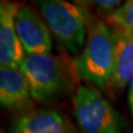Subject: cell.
I'll return each instance as SVG.
<instances>
[{
  "mask_svg": "<svg viewBox=\"0 0 133 133\" xmlns=\"http://www.w3.org/2000/svg\"><path fill=\"white\" fill-rule=\"evenodd\" d=\"M114 31L100 20H95L88 28L84 50L77 58L76 67L84 81L105 88L110 82L114 68Z\"/></svg>",
  "mask_w": 133,
  "mask_h": 133,
  "instance_id": "1",
  "label": "cell"
},
{
  "mask_svg": "<svg viewBox=\"0 0 133 133\" xmlns=\"http://www.w3.org/2000/svg\"><path fill=\"white\" fill-rule=\"evenodd\" d=\"M35 1L49 31L69 51L77 52L86 39L84 10L67 0Z\"/></svg>",
  "mask_w": 133,
  "mask_h": 133,
  "instance_id": "2",
  "label": "cell"
},
{
  "mask_svg": "<svg viewBox=\"0 0 133 133\" xmlns=\"http://www.w3.org/2000/svg\"><path fill=\"white\" fill-rule=\"evenodd\" d=\"M74 116L84 133H120L122 119L99 91L82 86L74 98Z\"/></svg>",
  "mask_w": 133,
  "mask_h": 133,
  "instance_id": "3",
  "label": "cell"
},
{
  "mask_svg": "<svg viewBox=\"0 0 133 133\" xmlns=\"http://www.w3.org/2000/svg\"><path fill=\"white\" fill-rule=\"evenodd\" d=\"M20 69L27 78L36 101L51 100L66 87L63 62L50 52L27 54Z\"/></svg>",
  "mask_w": 133,
  "mask_h": 133,
  "instance_id": "4",
  "label": "cell"
},
{
  "mask_svg": "<svg viewBox=\"0 0 133 133\" xmlns=\"http://www.w3.org/2000/svg\"><path fill=\"white\" fill-rule=\"evenodd\" d=\"M20 7L17 3L2 0L0 4V64L4 67L20 68L26 51L20 41L15 18Z\"/></svg>",
  "mask_w": 133,
  "mask_h": 133,
  "instance_id": "5",
  "label": "cell"
},
{
  "mask_svg": "<svg viewBox=\"0 0 133 133\" xmlns=\"http://www.w3.org/2000/svg\"><path fill=\"white\" fill-rule=\"evenodd\" d=\"M15 25L27 54H42L51 51L50 31L32 8L28 6L20 8L15 18Z\"/></svg>",
  "mask_w": 133,
  "mask_h": 133,
  "instance_id": "6",
  "label": "cell"
},
{
  "mask_svg": "<svg viewBox=\"0 0 133 133\" xmlns=\"http://www.w3.org/2000/svg\"><path fill=\"white\" fill-rule=\"evenodd\" d=\"M32 93L20 68H0V104L2 108L22 109L32 105Z\"/></svg>",
  "mask_w": 133,
  "mask_h": 133,
  "instance_id": "7",
  "label": "cell"
},
{
  "mask_svg": "<svg viewBox=\"0 0 133 133\" xmlns=\"http://www.w3.org/2000/svg\"><path fill=\"white\" fill-rule=\"evenodd\" d=\"M115 42L114 68L110 85L124 89L133 79V35L122 30H112Z\"/></svg>",
  "mask_w": 133,
  "mask_h": 133,
  "instance_id": "8",
  "label": "cell"
},
{
  "mask_svg": "<svg viewBox=\"0 0 133 133\" xmlns=\"http://www.w3.org/2000/svg\"><path fill=\"white\" fill-rule=\"evenodd\" d=\"M13 133H71L64 117L55 110H37L21 116Z\"/></svg>",
  "mask_w": 133,
  "mask_h": 133,
  "instance_id": "9",
  "label": "cell"
},
{
  "mask_svg": "<svg viewBox=\"0 0 133 133\" xmlns=\"http://www.w3.org/2000/svg\"><path fill=\"white\" fill-rule=\"evenodd\" d=\"M109 22L115 26V29L133 35V0H127L114 10L109 17Z\"/></svg>",
  "mask_w": 133,
  "mask_h": 133,
  "instance_id": "10",
  "label": "cell"
},
{
  "mask_svg": "<svg viewBox=\"0 0 133 133\" xmlns=\"http://www.w3.org/2000/svg\"><path fill=\"white\" fill-rule=\"evenodd\" d=\"M122 0H90V4L95 5L98 9L103 11H109L114 9Z\"/></svg>",
  "mask_w": 133,
  "mask_h": 133,
  "instance_id": "11",
  "label": "cell"
},
{
  "mask_svg": "<svg viewBox=\"0 0 133 133\" xmlns=\"http://www.w3.org/2000/svg\"><path fill=\"white\" fill-rule=\"evenodd\" d=\"M128 100H129V105L131 108V110L133 112V79L130 83V90H129V97H128Z\"/></svg>",
  "mask_w": 133,
  "mask_h": 133,
  "instance_id": "12",
  "label": "cell"
},
{
  "mask_svg": "<svg viewBox=\"0 0 133 133\" xmlns=\"http://www.w3.org/2000/svg\"><path fill=\"white\" fill-rule=\"evenodd\" d=\"M73 1H75V2L79 3V4H90V0H73Z\"/></svg>",
  "mask_w": 133,
  "mask_h": 133,
  "instance_id": "13",
  "label": "cell"
},
{
  "mask_svg": "<svg viewBox=\"0 0 133 133\" xmlns=\"http://www.w3.org/2000/svg\"><path fill=\"white\" fill-rule=\"evenodd\" d=\"M1 133H6V132H4V131H3V130H1Z\"/></svg>",
  "mask_w": 133,
  "mask_h": 133,
  "instance_id": "14",
  "label": "cell"
}]
</instances>
